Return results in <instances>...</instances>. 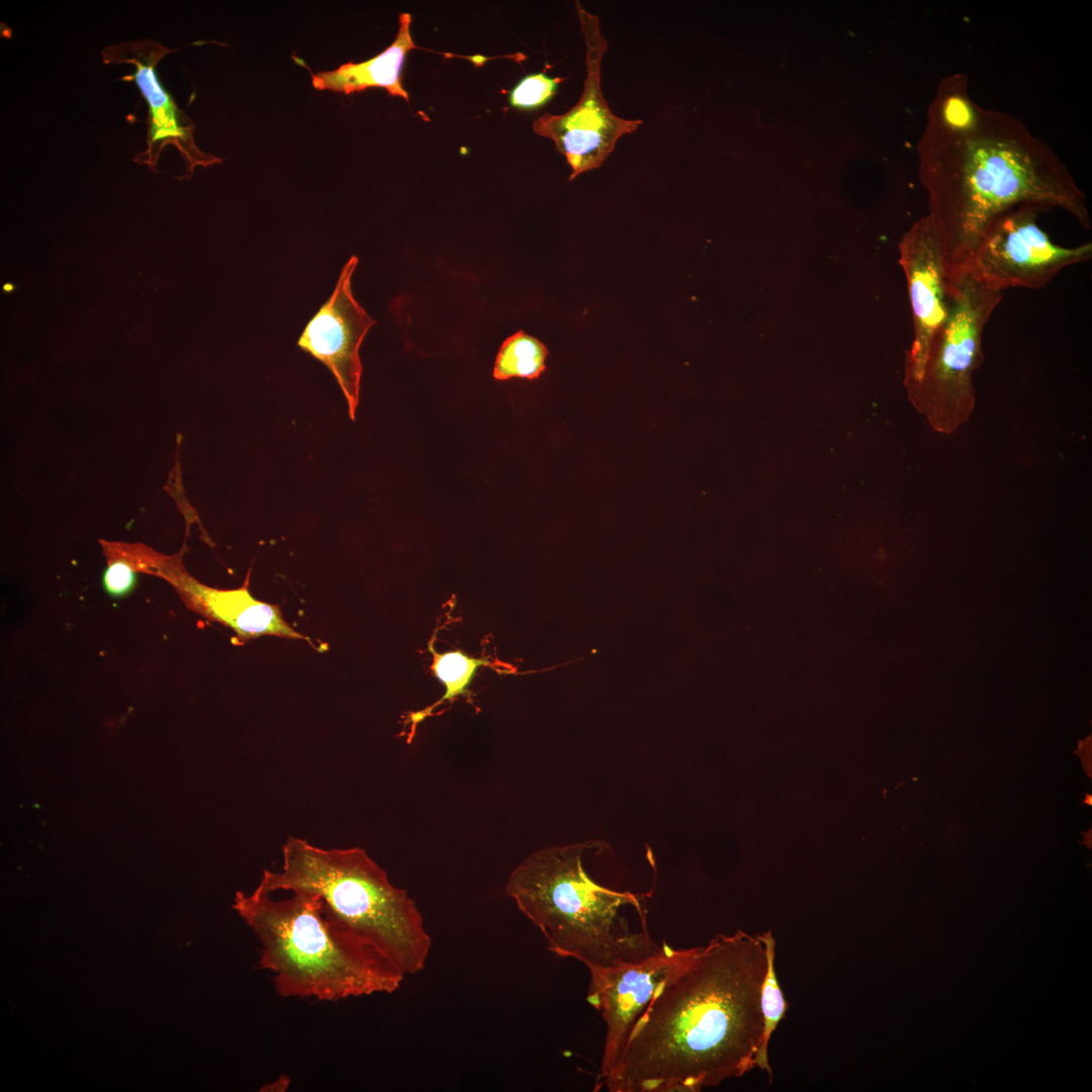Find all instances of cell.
<instances>
[{
  "label": "cell",
  "instance_id": "d6986e66",
  "mask_svg": "<svg viewBox=\"0 0 1092 1092\" xmlns=\"http://www.w3.org/2000/svg\"><path fill=\"white\" fill-rule=\"evenodd\" d=\"M562 81L564 78H551L543 73L527 75L511 90L509 101L515 108L537 109L554 96Z\"/></svg>",
  "mask_w": 1092,
  "mask_h": 1092
},
{
  "label": "cell",
  "instance_id": "9c48e42d",
  "mask_svg": "<svg viewBox=\"0 0 1092 1092\" xmlns=\"http://www.w3.org/2000/svg\"><path fill=\"white\" fill-rule=\"evenodd\" d=\"M698 946L674 948L662 942L649 956L607 968H589L586 1001L606 1024L599 1072L600 1086L615 1070L632 1028L642 1015L658 985L687 964Z\"/></svg>",
  "mask_w": 1092,
  "mask_h": 1092
},
{
  "label": "cell",
  "instance_id": "8fae6325",
  "mask_svg": "<svg viewBox=\"0 0 1092 1092\" xmlns=\"http://www.w3.org/2000/svg\"><path fill=\"white\" fill-rule=\"evenodd\" d=\"M170 52L155 39L143 38L110 44L101 56L104 64L132 66L131 74L121 79L134 82L148 104L147 147L134 156V162L156 171L161 153L173 146L191 173L194 167L213 164L217 159L197 149L191 122L160 81L158 64Z\"/></svg>",
  "mask_w": 1092,
  "mask_h": 1092
},
{
  "label": "cell",
  "instance_id": "ffe728a7",
  "mask_svg": "<svg viewBox=\"0 0 1092 1092\" xmlns=\"http://www.w3.org/2000/svg\"><path fill=\"white\" fill-rule=\"evenodd\" d=\"M1090 746L1091 745H1090V739H1089V740L1085 741V745H1084L1085 750L1084 751L1081 748H1079V750L1076 751V753H1080L1079 755L1083 759L1084 768L1086 769L1087 774L1089 772V776H1091V772H1090L1091 771V747Z\"/></svg>",
  "mask_w": 1092,
  "mask_h": 1092
},
{
  "label": "cell",
  "instance_id": "5b68a950",
  "mask_svg": "<svg viewBox=\"0 0 1092 1092\" xmlns=\"http://www.w3.org/2000/svg\"><path fill=\"white\" fill-rule=\"evenodd\" d=\"M255 890L316 894L335 918L377 946L405 975L426 966L432 940L419 908L363 848L326 849L288 837L281 870H264Z\"/></svg>",
  "mask_w": 1092,
  "mask_h": 1092
},
{
  "label": "cell",
  "instance_id": "6da1fadb",
  "mask_svg": "<svg viewBox=\"0 0 1092 1092\" xmlns=\"http://www.w3.org/2000/svg\"><path fill=\"white\" fill-rule=\"evenodd\" d=\"M766 970L758 934L738 929L698 946L658 985L603 1084L611 1092H697L751 1071Z\"/></svg>",
  "mask_w": 1092,
  "mask_h": 1092
},
{
  "label": "cell",
  "instance_id": "5bb4252c",
  "mask_svg": "<svg viewBox=\"0 0 1092 1092\" xmlns=\"http://www.w3.org/2000/svg\"><path fill=\"white\" fill-rule=\"evenodd\" d=\"M398 23L395 39L382 53L362 63L349 62L332 71L311 74L313 87L344 94L380 87L408 102L401 82V71L406 54L418 47L411 34V14L401 13Z\"/></svg>",
  "mask_w": 1092,
  "mask_h": 1092
},
{
  "label": "cell",
  "instance_id": "9a60e30c",
  "mask_svg": "<svg viewBox=\"0 0 1092 1092\" xmlns=\"http://www.w3.org/2000/svg\"><path fill=\"white\" fill-rule=\"evenodd\" d=\"M428 649L433 656L431 668L438 680L444 686L445 693L433 705L407 714L404 723L411 725L408 742H411L417 726L427 717L433 715L437 707L446 702L453 703L459 697L470 699L469 687L477 670L483 665L490 664L486 658L473 657L459 649L440 653L434 649L433 641L429 643Z\"/></svg>",
  "mask_w": 1092,
  "mask_h": 1092
},
{
  "label": "cell",
  "instance_id": "3957f363",
  "mask_svg": "<svg viewBox=\"0 0 1092 1092\" xmlns=\"http://www.w3.org/2000/svg\"><path fill=\"white\" fill-rule=\"evenodd\" d=\"M238 891L233 908L260 942L258 966L284 998L338 1001L396 991L405 974L305 891L285 899Z\"/></svg>",
  "mask_w": 1092,
  "mask_h": 1092
},
{
  "label": "cell",
  "instance_id": "ba28073f",
  "mask_svg": "<svg viewBox=\"0 0 1092 1092\" xmlns=\"http://www.w3.org/2000/svg\"><path fill=\"white\" fill-rule=\"evenodd\" d=\"M575 8L585 44L583 92L565 113H544L533 121L534 131L553 141L555 149L565 157L571 168L569 180L601 167L618 140L642 123L640 119L621 118L610 109L601 87V66L608 42L601 33L599 18L579 1H575Z\"/></svg>",
  "mask_w": 1092,
  "mask_h": 1092
},
{
  "label": "cell",
  "instance_id": "4fadbf2b",
  "mask_svg": "<svg viewBox=\"0 0 1092 1092\" xmlns=\"http://www.w3.org/2000/svg\"><path fill=\"white\" fill-rule=\"evenodd\" d=\"M157 574L174 586L188 608L230 627L241 641L263 635L305 638L283 619L278 606L253 598L247 581L241 588H212L188 574L181 559L175 557H167Z\"/></svg>",
  "mask_w": 1092,
  "mask_h": 1092
},
{
  "label": "cell",
  "instance_id": "e0dca14e",
  "mask_svg": "<svg viewBox=\"0 0 1092 1092\" xmlns=\"http://www.w3.org/2000/svg\"><path fill=\"white\" fill-rule=\"evenodd\" d=\"M547 355L548 350L543 343L519 331L500 346L492 376L496 380L537 379L545 370Z\"/></svg>",
  "mask_w": 1092,
  "mask_h": 1092
},
{
  "label": "cell",
  "instance_id": "44dd1931",
  "mask_svg": "<svg viewBox=\"0 0 1092 1092\" xmlns=\"http://www.w3.org/2000/svg\"><path fill=\"white\" fill-rule=\"evenodd\" d=\"M289 1082H290V1080H289L288 1077H283L281 1079L276 1080L274 1083H271V1084L265 1086L264 1088L265 1089L270 1088L267 1091H283V1090H285V1088L288 1087ZM265 1089H263V1090H265Z\"/></svg>",
  "mask_w": 1092,
  "mask_h": 1092
},
{
  "label": "cell",
  "instance_id": "ac0fdd59",
  "mask_svg": "<svg viewBox=\"0 0 1092 1092\" xmlns=\"http://www.w3.org/2000/svg\"><path fill=\"white\" fill-rule=\"evenodd\" d=\"M758 936L765 946L767 970L761 987L760 996V1006L763 1016L762 1043L754 1059V1068L757 1067L762 1071H766L769 1079H771V1068L768 1063L767 1054L768 1043L772 1032L776 1030L780 1021L786 1016L789 1007L775 971L776 939L770 930L758 934Z\"/></svg>",
  "mask_w": 1092,
  "mask_h": 1092
},
{
  "label": "cell",
  "instance_id": "7402d4cb",
  "mask_svg": "<svg viewBox=\"0 0 1092 1092\" xmlns=\"http://www.w3.org/2000/svg\"><path fill=\"white\" fill-rule=\"evenodd\" d=\"M1084 803H1085V804H1089V805H1091V804H1092V803H1091V795H1089V794H1086V798H1085V801H1084Z\"/></svg>",
  "mask_w": 1092,
  "mask_h": 1092
},
{
  "label": "cell",
  "instance_id": "7c38bea8",
  "mask_svg": "<svg viewBox=\"0 0 1092 1092\" xmlns=\"http://www.w3.org/2000/svg\"><path fill=\"white\" fill-rule=\"evenodd\" d=\"M357 263L358 258L352 256L344 265L333 293L309 320L297 341L301 350L321 361L333 373L353 421L362 374L359 348L369 329L376 323L352 294L351 278Z\"/></svg>",
  "mask_w": 1092,
  "mask_h": 1092
},
{
  "label": "cell",
  "instance_id": "2e32d148",
  "mask_svg": "<svg viewBox=\"0 0 1092 1092\" xmlns=\"http://www.w3.org/2000/svg\"><path fill=\"white\" fill-rule=\"evenodd\" d=\"M142 548L108 544V548L105 549L107 565L102 572L101 580L105 593L111 598L121 599L130 594L138 583L140 572L158 573L167 559V557H158L149 549Z\"/></svg>",
  "mask_w": 1092,
  "mask_h": 1092
},
{
  "label": "cell",
  "instance_id": "8992f818",
  "mask_svg": "<svg viewBox=\"0 0 1092 1092\" xmlns=\"http://www.w3.org/2000/svg\"><path fill=\"white\" fill-rule=\"evenodd\" d=\"M948 292L946 320L932 340L920 382L908 391L932 430L945 435L974 411L973 375L984 359V328L1003 298L966 265L949 270Z\"/></svg>",
  "mask_w": 1092,
  "mask_h": 1092
},
{
  "label": "cell",
  "instance_id": "30bf717a",
  "mask_svg": "<svg viewBox=\"0 0 1092 1092\" xmlns=\"http://www.w3.org/2000/svg\"><path fill=\"white\" fill-rule=\"evenodd\" d=\"M899 252L913 321L905 367V385L910 391L921 380L932 340L948 313V259L938 220L929 213L919 218L902 237Z\"/></svg>",
  "mask_w": 1092,
  "mask_h": 1092
},
{
  "label": "cell",
  "instance_id": "7a4b0ae2",
  "mask_svg": "<svg viewBox=\"0 0 1092 1092\" xmlns=\"http://www.w3.org/2000/svg\"><path fill=\"white\" fill-rule=\"evenodd\" d=\"M917 151L948 272L967 262L993 217L1016 205L1059 207L1091 229L1086 196L1056 152L1019 118L980 106L964 73L939 81Z\"/></svg>",
  "mask_w": 1092,
  "mask_h": 1092
},
{
  "label": "cell",
  "instance_id": "52a82bcc",
  "mask_svg": "<svg viewBox=\"0 0 1092 1092\" xmlns=\"http://www.w3.org/2000/svg\"><path fill=\"white\" fill-rule=\"evenodd\" d=\"M1042 208L1020 204L993 217L980 234L966 265L989 287L1039 289L1062 269L1090 260L1092 243L1059 246L1038 225Z\"/></svg>",
  "mask_w": 1092,
  "mask_h": 1092
},
{
  "label": "cell",
  "instance_id": "277c9868",
  "mask_svg": "<svg viewBox=\"0 0 1092 1092\" xmlns=\"http://www.w3.org/2000/svg\"><path fill=\"white\" fill-rule=\"evenodd\" d=\"M593 842L550 846L527 856L510 874L505 891L538 927L547 948L589 968L643 959L659 948L648 931H632L621 912H644L641 895L596 883L582 864Z\"/></svg>",
  "mask_w": 1092,
  "mask_h": 1092
}]
</instances>
